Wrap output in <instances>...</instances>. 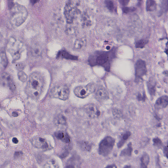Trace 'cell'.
<instances>
[{
    "label": "cell",
    "mask_w": 168,
    "mask_h": 168,
    "mask_svg": "<svg viewBox=\"0 0 168 168\" xmlns=\"http://www.w3.org/2000/svg\"><path fill=\"white\" fill-rule=\"evenodd\" d=\"M44 85L43 79L40 74L34 72L30 76L26 88L27 94L34 98L39 97Z\"/></svg>",
    "instance_id": "obj_1"
},
{
    "label": "cell",
    "mask_w": 168,
    "mask_h": 168,
    "mask_svg": "<svg viewBox=\"0 0 168 168\" xmlns=\"http://www.w3.org/2000/svg\"><path fill=\"white\" fill-rule=\"evenodd\" d=\"M10 22L12 25L18 27L26 21L28 14L26 8L17 3L12 2L10 7Z\"/></svg>",
    "instance_id": "obj_2"
},
{
    "label": "cell",
    "mask_w": 168,
    "mask_h": 168,
    "mask_svg": "<svg viewBox=\"0 0 168 168\" xmlns=\"http://www.w3.org/2000/svg\"><path fill=\"white\" fill-rule=\"evenodd\" d=\"M23 44L21 41L14 37L8 39L7 44V51L11 54L13 61H15L20 58Z\"/></svg>",
    "instance_id": "obj_3"
},
{
    "label": "cell",
    "mask_w": 168,
    "mask_h": 168,
    "mask_svg": "<svg viewBox=\"0 0 168 168\" xmlns=\"http://www.w3.org/2000/svg\"><path fill=\"white\" fill-rule=\"evenodd\" d=\"M115 144V140L110 136L104 138L99 145L98 153L100 155L106 157L112 151Z\"/></svg>",
    "instance_id": "obj_4"
},
{
    "label": "cell",
    "mask_w": 168,
    "mask_h": 168,
    "mask_svg": "<svg viewBox=\"0 0 168 168\" xmlns=\"http://www.w3.org/2000/svg\"><path fill=\"white\" fill-rule=\"evenodd\" d=\"M70 95V89L65 86H58L54 87L50 92L51 97L65 101Z\"/></svg>",
    "instance_id": "obj_5"
},
{
    "label": "cell",
    "mask_w": 168,
    "mask_h": 168,
    "mask_svg": "<svg viewBox=\"0 0 168 168\" xmlns=\"http://www.w3.org/2000/svg\"><path fill=\"white\" fill-rule=\"evenodd\" d=\"M76 2L75 1H69L65 6L64 14L68 24H71L73 23L78 12L76 8L78 3Z\"/></svg>",
    "instance_id": "obj_6"
},
{
    "label": "cell",
    "mask_w": 168,
    "mask_h": 168,
    "mask_svg": "<svg viewBox=\"0 0 168 168\" xmlns=\"http://www.w3.org/2000/svg\"><path fill=\"white\" fill-rule=\"evenodd\" d=\"M95 86L93 83H89L85 86L77 87L74 90V93L76 96L81 98H85L95 91Z\"/></svg>",
    "instance_id": "obj_7"
},
{
    "label": "cell",
    "mask_w": 168,
    "mask_h": 168,
    "mask_svg": "<svg viewBox=\"0 0 168 168\" xmlns=\"http://www.w3.org/2000/svg\"><path fill=\"white\" fill-rule=\"evenodd\" d=\"M146 68L145 62L143 60H138L136 65V76L137 80L142 79V78L146 73Z\"/></svg>",
    "instance_id": "obj_8"
},
{
    "label": "cell",
    "mask_w": 168,
    "mask_h": 168,
    "mask_svg": "<svg viewBox=\"0 0 168 168\" xmlns=\"http://www.w3.org/2000/svg\"><path fill=\"white\" fill-rule=\"evenodd\" d=\"M95 91L96 98L98 100L103 101L109 98L108 93L104 87L102 86L99 87Z\"/></svg>",
    "instance_id": "obj_9"
},
{
    "label": "cell",
    "mask_w": 168,
    "mask_h": 168,
    "mask_svg": "<svg viewBox=\"0 0 168 168\" xmlns=\"http://www.w3.org/2000/svg\"><path fill=\"white\" fill-rule=\"evenodd\" d=\"M85 109L87 114L91 118H96L101 114V112L98 108L92 104L86 105L85 107Z\"/></svg>",
    "instance_id": "obj_10"
},
{
    "label": "cell",
    "mask_w": 168,
    "mask_h": 168,
    "mask_svg": "<svg viewBox=\"0 0 168 168\" xmlns=\"http://www.w3.org/2000/svg\"><path fill=\"white\" fill-rule=\"evenodd\" d=\"M32 144L35 147L42 149H46L49 145L46 141L41 137L34 138L32 141Z\"/></svg>",
    "instance_id": "obj_11"
},
{
    "label": "cell",
    "mask_w": 168,
    "mask_h": 168,
    "mask_svg": "<svg viewBox=\"0 0 168 168\" xmlns=\"http://www.w3.org/2000/svg\"><path fill=\"white\" fill-rule=\"evenodd\" d=\"M168 105V97L162 96L158 98L155 104L157 109L160 110L165 108Z\"/></svg>",
    "instance_id": "obj_12"
},
{
    "label": "cell",
    "mask_w": 168,
    "mask_h": 168,
    "mask_svg": "<svg viewBox=\"0 0 168 168\" xmlns=\"http://www.w3.org/2000/svg\"><path fill=\"white\" fill-rule=\"evenodd\" d=\"M2 81L6 82L9 87L12 90H16V86L10 75L7 73H2Z\"/></svg>",
    "instance_id": "obj_13"
},
{
    "label": "cell",
    "mask_w": 168,
    "mask_h": 168,
    "mask_svg": "<svg viewBox=\"0 0 168 168\" xmlns=\"http://www.w3.org/2000/svg\"><path fill=\"white\" fill-rule=\"evenodd\" d=\"M156 82L155 80L150 79L147 82V87L148 91L151 96H154L156 92Z\"/></svg>",
    "instance_id": "obj_14"
},
{
    "label": "cell",
    "mask_w": 168,
    "mask_h": 168,
    "mask_svg": "<svg viewBox=\"0 0 168 168\" xmlns=\"http://www.w3.org/2000/svg\"><path fill=\"white\" fill-rule=\"evenodd\" d=\"M55 135L58 139L64 142L69 143L70 142V137L65 133L62 131H58L56 133Z\"/></svg>",
    "instance_id": "obj_15"
},
{
    "label": "cell",
    "mask_w": 168,
    "mask_h": 168,
    "mask_svg": "<svg viewBox=\"0 0 168 168\" xmlns=\"http://www.w3.org/2000/svg\"><path fill=\"white\" fill-rule=\"evenodd\" d=\"M150 162V157L147 153L143 154L141 159V168H147Z\"/></svg>",
    "instance_id": "obj_16"
},
{
    "label": "cell",
    "mask_w": 168,
    "mask_h": 168,
    "mask_svg": "<svg viewBox=\"0 0 168 168\" xmlns=\"http://www.w3.org/2000/svg\"><path fill=\"white\" fill-rule=\"evenodd\" d=\"M43 168H59V165L55 160L52 159L47 161Z\"/></svg>",
    "instance_id": "obj_17"
},
{
    "label": "cell",
    "mask_w": 168,
    "mask_h": 168,
    "mask_svg": "<svg viewBox=\"0 0 168 168\" xmlns=\"http://www.w3.org/2000/svg\"><path fill=\"white\" fill-rule=\"evenodd\" d=\"M132 145L131 143L130 142L128 145L127 147L121 151L120 156H130L132 155Z\"/></svg>",
    "instance_id": "obj_18"
},
{
    "label": "cell",
    "mask_w": 168,
    "mask_h": 168,
    "mask_svg": "<svg viewBox=\"0 0 168 168\" xmlns=\"http://www.w3.org/2000/svg\"><path fill=\"white\" fill-rule=\"evenodd\" d=\"M108 59V56L106 54H103L97 57L96 62L99 65H103L107 62Z\"/></svg>",
    "instance_id": "obj_19"
},
{
    "label": "cell",
    "mask_w": 168,
    "mask_h": 168,
    "mask_svg": "<svg viewBox=\"0 0 168 168\" xmlns=\"http://www.w3.org/2000/svg\"><path fill=\"white\" fill-rule=\"evenodd\" d=\"M31 51L32 55L35 57L40 56L42 53L41 48L37 45H34L32 47Z\"/></svg>",
    "instance_id": "obj_20"
},
{
    "label": "cell",
    "mask_w": 168,
    "mask_h": 168,
    "mask_svg": "<svg viewBox=\"0 0 168 168\" xmlns=\"http://www.w3.org/2000/svg\"><path fill=\"white\" fill-rule=\"evenodd\" d=\"M131 135V133L130 132H127L122 136V139L118 143L117 146L118 148H121L125 143L126 141L129 138Z\"/></svg>",
    "instance_id": "obj_21"
},
{
    "label": "cell",
    "mask_w": 168,
    "mask_h": 168,
    "mask_svg": "<svg viewBox=\"0 0 168 168\" xmlns=\"http://www.w3.org/2000/svg\"><path fill=\"white\" fill-rule=\"evenodd\" d=\"M156 4L155 1H148L146 3V9L148 11L152 12L155 10L156 8Z\"/></svg>",
    "instance_id": "obj_22"
},
{
    "label": "cell",
    "mask_w": 168,
    "mask_h": 168,
    "mask_svg": "<svg viewBox=\"0 0 168 168\" xmlns=\"http://www.w3.org/2000/svg\"><path fill=\"white\" fill-rule=\"evenodd\" d=\"M55 122L58 125H65L66 123V118L62 115H59L56 118Z\"/></svg>",
    "instance_id": "obj_23"
},
{
    "label": "cell",
    "mask_w": 168,
    "mask_h": 168,
    "mask_svg": "<svg viewBox=\"0 0 168 168\" xmlns=\"http://www.w3.org/2000/svg\"><path fill=\"white\" fill-rule=\"evenodd\" d=\"M1 63L2 66L6 67L7 65L8 61L6 52L4 50L1 51Z\"/></svg>",
    "instance_id": "obj_24"
},
{
    "label": "cell",
    "mask_w": 168,
    "mask_h": 168,
    "mask_svg": "<svg viewBox=\"0 0 168 168\" xmlns=\"http://www.w3.org/2000/svg\"><path fill=\"white\" fill-rule=\"evenodd\" d=\"M18 79L23 82H25L28 78L26 74L22 71H20L18 72Z\"/></svg>",
    "instance_id": "obj_25"
},
{
    "label": "cell",
    "mask_w": 168,
    "mask_h": 168,
    "mask_svg": "<svg viewBox=\"0 0 168 168\" xmlns=\"http://www.w3.org/2000/svg\"><path fill=\"white\" fill-rule=\"evenodd\" d=\"M62 56L63 57L69 59V60H77L78 59L77 57L71 55L69 53L65 51H63L62 52Z\"/></svg>",
    "instance_id": "obj_26"
},
{
    "label": "cell",
    "mask_w": 168,
    "mask_h": 168,
    "mask_svg": "<svg viewBox=\"0 0 168 168\" xmlns=\"http://www.w3.org/2000/svg\"><path fill=\"white\" fill-rule=\"evenodd\" d=\"M147 41L145 39H141L138 41L136 44V47L137 48H142L144 47L147 43Z\"/></svg>",
    "instance_id": "obj_27"
},
{
    "label": "cell",
    "mask_w": 168,
    "mask_h": 168,
    "mask_svg": "<svg viewBox=\"0 0 168 168\" xmlns=\"http://www.w3.org/2000/svg\"><path fill=\"white\" fill-rule=\"evenodd\" d=\"M106 7L111 12L114 10V5L113 2L110 1H106L105 2Z\"/></svg>",
    "instance_id": "obj_28"
},
{
    "label": "cell",
    "mask_w": 168,
    "mask_h": 168,
    "mask_svg": "<svg viewBox=\"0 0 168 168\" xmlns=\"http://www.w3.org/2000/svg\"><path fill=\"white\" fill-rule=\"evenodd\" d=\"M161 10L163 12L168 11V1H163L161 4Z\"/></svg>",
    "instance_id": "obj_29"
},
{
    "label": "cell",
    "mask_w": 168,
    "mask_h": 168,
    "mask_svg": "<svg viewBox=\"0 0 168 168\" xmlns=\"http://www.w3.org/2000/svg\"><path fill=\"white\" fill-rule=\"evenodd\" d=\"M154 142V145L158 147H161L162 145V143L161 140L158 138H154L153 140Z\"/></svg>",
    "instance_id": "obj_30"
},
{
    "label": "cell",
    "mask_w": 168,
    "mask_h": 168,
    "mask_svg": "<svg viewBox=\"0 0 168 168\" xmlns=\"http://www.w3.org/2000/svg\"><path fill=\"white\" fill-rule=\"evenodd\" d=\"M83 46V42L80 39H77L74 44V47L76 49H81Z\"/></svg>",
    "instance_id": "obj_31"
},
{
    "label": "cell",
    "mask_w": 168,
    "mask_h": 168,
    "mask_svg": "<svg viewBox=\"0 0 168 168\" xmlns=\"http://www.w3.org/2000/svg\"><path fill=\"white\" fill-rule=\"evenodd\" d=\"M74 28L71 26H68L66 27V32L69 34H72L75 32Z\"/></svg>",
    "instance_id": "obj_32"
},
{
    "label": "cell",
    "mask_w": 168,
    "mask_h": 168,
    "mask_svg": "<svg viewBox=\"0 0 168 168\" xmlns=\"http://www.w3.org/2000/svg\"><path fill=\"white\" fill-rule=\"evenodd\" d=\"M82 147L83 149L87 151H90L91 150V145L86 142H83L82 144Z\"/></svg>",
    "instance_id": "obj_33"
},
{
    "label": "cell",
    "mask_w": 168,
    "mask_h": 168,
    "mask_svg": "<svg viewBox=\"0 0 168 168\" xmlns=\"http://www.w3.org/2000/svg\"><path fill=\"white\" fill-rule=\"evenodd\" d=\"M114 117L117 118H120L122 116L121 112L118 110H114L113 111Z\"/></svg>",
    "instance_id": "obj_34"
},
{
    "label": "cell",
    "mask_w": 168,
    "mask_h": 168,
    "mask_svg": "<svg viewBox=\"0 0 168 168\" xmlns=\"http://www.w3.org/2000/svg\"><path fill=\"white\" fill-rule=\"evenodd\" d=\"M134 10L135 9L134 8H130L128 7L124 8L122 9V10L123 12L126 13L132 12L134 11Z\"/></svg>",
    "instance_id": "obj_35"
},
{
    "label": "cell",
    "mask_w": 168,
    "mask_h": 168,
    "mask_svg": "<svg viewBox=\"0 0 168 168\" xmlns=\"http://www.w3.org/2000/svg\"><path fill=\"white\" fill-rule=\"evenodd\" d=\"M137 98L139 101H145L146 100V96L145 93L142 95L141 94H139Z\"/></svg>",
    "instance_id": "obj_36"
},
{
    "label": "cell",
    "mask_w": 168,
    "mask_h": 168,
    "mask_svg": "<svg viewBox=\"0 0 168 168\" xmlns=\"http://www.w3.org/2000/svg\"><path fill=\"white\" fill-rule=\"evenodd\" d=\"M163 152L165 155L168 159V143L166 146L165 147Z\"/></svg>",
    "instance_id": "obj_37"
},
{
    "label": "cell",
    "mask_w": 168,
    "mask_h": 168,
    "mask_svg": "<svg viewBox=\"0 0 168 168\" xmlns=\"http://www.w3.org/2000/svg\"><path fill=\"white\" fill-rule=\"evenodd\" d=\"M22 153L21 152H16L15 153V154H14V157H15L16 158L17 157H18L19 156H21L22 155Z\"/></svg>",
    "instance_id": "obj_38"
},
{
    "label": "cell",
    "mask_w": 168,
    "mask_h": 168,
    "mask_svg": "<svg viewBox=\"0 0 168 168\" xmlns=\"http://www.w3.org/2000/svg\"><path fill=\"white\" fill-rule=\"evenodd\" d=\"M12 142L14 144H17L18 142V140L17 138L14 137L13 138L12 140Z\"/></svg>",
    "instance_id": "obj_39"
},
{
    "label": "cell",
    "mask_w": 168,
    "mask_h": 168,
    "mask_svg": "<svg viewBox=\"0 0 168 168\" xmlns=\"http://www.w3.org/2000/svg\"><path fill=\"white\" fill-rule=\"evenodd\" d=\"M128 2H129V1H120L121 3L123 6H126Z\"/></svg>",
    "instance_id": "obj_40"
},
{
    "label": "cell",
    "mask_w": 168,
    "mask_h": 168,
    "mask_svg": "<svg viewBox=\"0 0 168 168\" xmlns=\"http://www.w3.org/2000/svg\"><path fill=\"white\" fill-rule=\"evenodd\" d=\"M105 168H117V167L114 165H111L107 166Z\"/></svg>",
    "instance_id": "obj_41"
},
{
    "label": "cell",
    "mask_w": 168,
    "mask_h": 168,
    "mask_svg": "<svg viewBox=\"0 0 168 168\" xmlns=\"http://www.w3.org/2000/svg\"><path fill=\"white\" fill-rule=\"evenodd\" d=\"M12 115L14 117H18V113L16 112H14L12 114Z\"/></svg>",
    "instance_id": "obj_42"
},
{
    "label": "cell",
    "mask_w": 168,
    "mask_h": 168,
    "mask_svg": "<svg viewBox=\"0 0 168 168\" xmlns=\"http://www.w3.org/2000/svg\"><path fill=\"white\" fill-rule=\"evenodd\" d=\"M66 168H76L74 166L72 165H68L66 166Z\"/></svg>",
    "instance_id": "obj_43"
},
{
    "label": "cell",
    "mask_w": 168,
    "mask_h": 168,
    "mask_svg": "<svg viewBox=\"0 0 168 168\" xmlns=\"http://www.w3.org/2000/svg\"><path fill=\"white\" fill-rule=\"evenodd\" d=\"M166 52L168 57V42L167 44V46H166Z\"/></svg>",
    "instance_id": "obj_44"
},
{
    "label": "cell",
    "mask_w": 168,
    "mask_h": 168,
    "mask_svg": "<svg viewBox=\"0 0 168 168\" xmlns=\"http://www.w3.org/2000/svg\"><path fill=\"white\" fill-rule=\"evenodd\" d=\"M163 73L165 75L167 76H168V72L166 71L164 72Z\"/></svg>",
    "instance_id": "obj_45"
},
{
    "label": "cell",
    "mask_w": 168,
    "mask_h": 168,
    "mask_svg": "<svg viewBox=\"0 0 168 168\" xmlns=\"http://www.w3.org/2000/svg\"><path fill=\"white\" fill-rule=\"evenodd\" d=\"M124 168H132V167L130 166H126L124 167Z\"/></svg>",
    "instance_id": "obj_46"
}]
</instances>
